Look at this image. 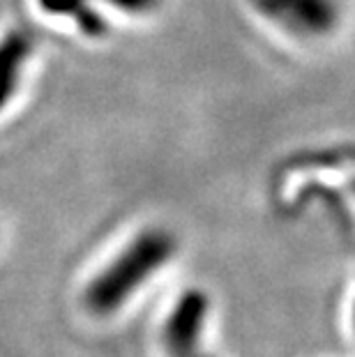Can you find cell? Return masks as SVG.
I'll list each match as a JSON object with an SVG mask.
<instances>
[{
    "label": "cell",
    "mask_w": 355,
    "mask_h": 357,
    "mask_svg": "<svg viewBox=\"0 0 355 357\" xmlns=\"http://www.w3.org/2000/svg\"><path fill=\"white\" fill-rule=\"evenodd\" d=\"M176 254V238L164 229L139 233L86 288V307L97 316H111L139 288L153 279Z\"/></svg>",
    "instance_id": "6da1fadb"
},
{
    "label": "cell",
    "mask_w": 355,
    "mask_h": 357,
    "mask_svg": "<svg viewBox=\"0 0 355 357\" xmlns=\"http://www.w3.org/2000/svg\"><path fill=\"white\" fill-rule=\"evenodd\" d=\"M33 53V37L26 30H12L0 40V111L19 88L21 67Z\"/></svg>",
    "instance_id": "5b68a950"
},
{
    "label": "cell",
    "mask_w": 355,
    "mask_h": 357,
    "mask_svg": "<svg viewBox=\"0 0 355 357\" xmlns=\"http://www.w3.org/2000/svg\"><path fill=\"white\" fill-rule=\"evenodd\" d=\"M176 357H210V355L201 353V346H199V348H192V351H187V353H183V355H176Z\"/></svg>",
    "instance_id": "8992f818"
},
{
    "label": "cell",
    "mask_w": 355,
    "mask_h": 357,
    "mask_svg": "<svg viewBox=\"0 0 355 357\" xmlns=\"http://www.w3.org/2000/svg\"><path fill=\"white\" fill-rule=\"evenodd\" d=\"M208 314H210V298L201 288H190V291L180 295V300L171 309L162 330L166 353L176 357L192 351V348H199Z\"/></svg>",
    "instance_id": "3957f363"
},
{
    "label": "cell",
    "mask_w": 355,
    "mask_h": 357,
    "mask_svg": "<svg viewBox=\"0 0 355 357\" xmlns=\"http://www.w3.org/2000/svg\"><path fill=\"white\" fill-rule=\"evenodd\" d=\"M104 3L118 7L120 12L132 14V17H143V14L155 12L162 0H104ZM37 5L47 14L72 19L81 28V33L93 40H100L109 33V24L93 10L90 0H37Z\"/></svg>",
    "instance_id": "277c9868"
},
{
    "label": "cell",
    "mask_w": 355,
    "mask_h": 357,
    "mask_svg": "<svg viewBox=\"0 0 355 357\" xmlns=\"http://www.w3.org/2000/svg\"><path fill=\"white\" fill-rule=\"evenodd\" d=\"M256 12L300 40H314L335 30L337 0H252Z\"/></svg>",
    "instance_id": "7a4b0ae2"
}]
</instances>
